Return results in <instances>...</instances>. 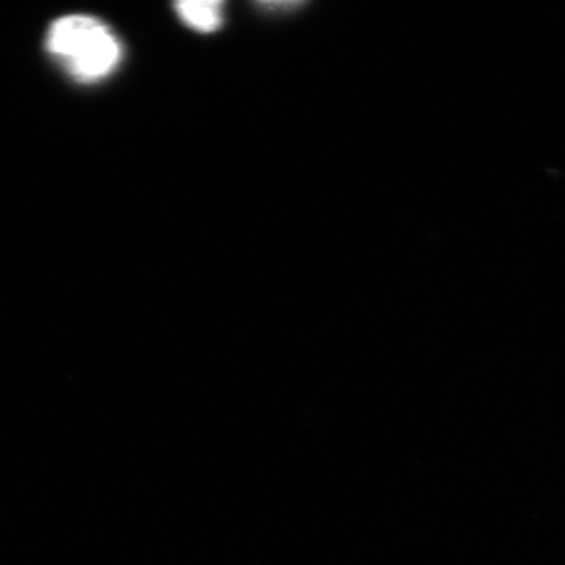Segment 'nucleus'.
<instances>
[{
	"label": "nucleus",
	"mask_w": 565,
	"mask_h": 565,
	"mask_svg": "<svg viewBox=\"0 0 565 565\" xmlns=\"http://www.w3.org/2000/svg\"><path fill=\"white\" fill-rule=\"evenodd\" d=\"M47 51L74 79L95 82L109 76L121 61V44L104 22L71 14L52 22Z\"/></svg>",
	"instance_id": "obj_1"
},
{
	"label": "nucleus",
	"mask_w": 565,
	"mask_h": 565,
	"mask_svg": "<svg viewBox=\"0 0 565 565\" xmlns=\"http://www.w3.org/2000/svg\"><path fill=\"white\" fill-rule=\"evenodd\" d=\"M177 11L185 25L203 33L217 31L223 22L222 2H180Z\"/></svg>",
	"instance_id": "obj_2"
}]
</instances>
